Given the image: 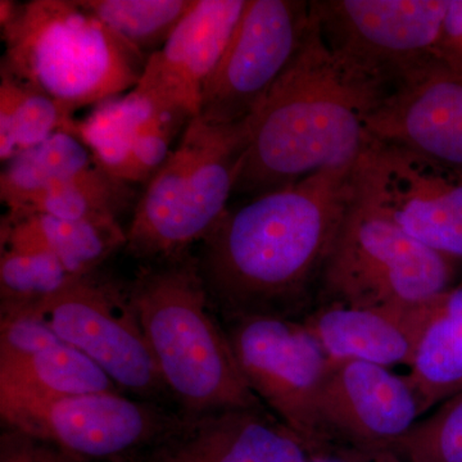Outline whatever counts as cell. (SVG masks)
Wrapping results in <instances>:
<instances>
[{
  "mask_svg": "<svg viewBox=\"0 0 462 462\" xmlns=\"http://www.w3.org/2000/svg\"><path fill=\"white\" fill-rule=\"evenodd\" d=\"M364 452L352 448H338L311 457V462H363Z\"/></svg>",
  "mask_w": 462,
  "mask_h": 462,
  "instance_id": "cell-30",
  "label": "cell"
},
{
  "mask_svg": "<svg viewBox=\"0 0 462 462\" xmlns=\"http://www.w3.org/2000/svg\"><path fill=\"white\" fill-rule=\"evenodd\" d=\"M23 3L14 2V0H0V27L2 32L14 26L23 12Z\"/></svg>",
  "mask_w": 462,
  "mask_h": 462,
  "instance_id": "cell-31",
  "label": "cell"
},
{
  "mask_svg": "<svg viewBox=\"0 0 462 462\" xmlns=\"http://www.w3.org/2000/svg\"><path fill=\"white\" fill-rule=\"evenodd\" d=\"M3 424L75 462H138L179 430L181 413L120 392L56 398L0 394Z\"/></svg>",
  "mask_w": 462,
  "mask_h": 462,
  "instance_id": "cell-7",
  "label": "cell"
},
{
  "mask_svg": "<svg viewBox=\"0 0 462 462\" xmlns=\"http://www.w3.org/2000/svg\"><path fill=\"white\" fill-rule=\"evenodd\" d=\"M0 314L32 316L91 358L120 389L144 398L169 393L129 291L97 273L76 278L57 294Z\"/></svg>",
  "mask_w": 462,
  "mask_h": 462,
  "instance_id": "cell-9",
  "label": "cell"
},
{
  "mask_svg": "<svg viewBox=\"0 0 462 462\" xmlns=\"http://www.w3.org/2000/svg\"><path fill=\"white\" fill-rule=\"evenodd\" d=\"M404 462H462V392L387 447Z\"/></svg>",
  "mask_w": 462,
  "mask_h": 462,
  "instance_id": "cell-27",
  "label": "cell"
},
{
  "mask_svg": "<svg viewBox=\"0 0 462 462\" xmlns=\"http://www.w3.org/2000/svg\"><path fill=\"white\" fill-rule=\"evenodd\" d=\"M2 36L0 69L72 112L133 90L147 63L78 0L23 3Z\"/></svg>",
  "mask_w": 462,
  "mask_h": 462,
  "instance_id": "cell-4",
  "label": "cell"
},
{
  "mask_svg": "<svg viewBox=\"0 0 462 462\" xmlns=\"http://www.w3.org/2000/svg\"><path fill=\"white\" fill-rule=\"evenodd\" d=\"M226 333L249 388L302 440L311 457L338 449L319 411L331 361L302 322L276 315L242 316L233 319Z\"/></svg>",
  "mask_w": 462,
  "mask_h": 462,
  "instance_id": "cell-8",
  "label": "cell"
},
{
  "mask_svg": "<svg viewBox=\"0 0 462 462\" xmlns=\"http://www.w3.org/2000/svg\"><path fill=\"white\" fill-rule=\"evenodd\" d=\"M456 263L407 236L355 194L322 270V291L330 305H415L454 285Z\"/></svg>",
  "mask_w": 462,
  "mask_h": 462,
  "instance_id": "cell-6",
  "label": "cell"
},
{
  "mask_svg": "<svg viewBox=\"0 0 462 462\" xmlns=\"http://www.w3.org/2000/svg\"><path fill=\"white\" fill-rule=\"evenodd\" d=\"M190 120L134 88L93 106L76 121L74 135L108 175L126 184L148 182Z\"/></svg>",
  "mask_w": 462,
  "mask_h": 462,
  "instance_id": "cell-15",
  "label": "cell"
},
{
  "mask_svg": "<svg viewBox=\"0 0 462 462\" xmlns=\"http://www.w3.org/2000/svg\"><path fill=\"white\" fill-rule=\"evenodd\" d=\"M134 199L130 184L117 180L98 165L57 182L11 215L44 214L63 220L118 221ZM8 214V212H7Z\"/></svg>",
  "mask_w": 462,
  "mask_h": 462,
  "instance_id": "cell-24",
  "label": "cell"
},
{
  "mask_svg": "<svg viewBox=\"0 0 462 462\" xmlns=\"http://www.w3.org/2000/svg\"><path fill=\"white\" fill-rule=\"evenodd\" d=\"M311 2L247 0L236 32L203 89L199 117L234 124L254 114L296 57Z\"/></svg>",
  "mask_w": 462,
  "mask_h": 462,
  "instance_id": "cell-12",
  "label": "cell"
},
{
  "mask_svg": "<svg viewBox=\"0 0 462 462\" xmlns=\"http://www.w3.org/2000/svg\"><path fill=\"white\" fill-rule=\"evenodd\" d=\"M433 298L380 309L329 305L302 324L331 363L356 360L410 369L430 324Z\"/></svg>",
  "mask_w": 462,
  "mask_h": 462,
  "instance_id": "cell-18",
  "label": "cell"
},
{
  "mask_svg": "<svg viewBox=\"0 0 462 462\" xmlns=\"http://www.w3.org/2000/svg\"><path fill=\"white\" fill-rule=\"evenodd\" d=\"M138 462H311V455L267 409H227L182 416L179 430Z\"/></svg>",
  "mask_w": 462,
  "mask_h": 462,
  "instance_id": "cell-17",
  "label": "cell"
},
{
  "mask_svg": "<svg viewBox=\"0 0 462 462\" xmlns=\"http://www.w3.org/2000/svg\"><path fill=\"white\" fill-rule=\"evenodd\" d=\"M75 276L50 252L2 251L0 311L25 309L62 291Z\"/></svg>",
  "mask_w": 462,
  "mask_h": 462,
  "instance_id": "cell-26",
  "label": "cell"
},
{
  "mask_svg": "<svg viewBox=\"0 0 462 462\" xmlns=\"http://www.w3.org/2000/svg\"><path fill=\"white\" fill-rule=\"evenodd\" d=\"M363 462H404L398 456L389 449H382V451L373 452V454H364Z\"/></svg>",
  "mask_w": 462,
  "mask_h": 462,
  "instance_id": "cell-32",
  "label": "cell"
},
{
  "mask_svg": "<svg viewBox=\"0 0 462 462\" xmlns=\"http://www.w3.org/2000/svg\"><path fill=\"white\" fill-rule=\"evenodd\" d=\"M367 130L462 172V72L430 60L394 85Z\"/></svg>",
  "mask_w": 462,
  "mask_h": 462,
  "instance_id": "cell-14",
  "label": "cell"
},
{
  "mask_svg": "<svg viewBox=\"0 0 462 462\" xmlns=\"http://www.w3.org/2000/svg\"><path fill=\"white\" fill-rule=\"evenodd\" d=\"M105 370L62 342L14 360H0V394L56 398L120 392Z\"/></svg>",
  "mask_w": 462,
  "mask_h": 462,
  "instance_id": "cell-21",
  "label": "cell"
},
{
  "mask_svg": "<svg viewBox=\"0 0 462 462\" xmlns=\"http://www.w3.org/2000/svg\"><path fill=\"white\" fill-rule=\"evenodd\" d=\"M251 127L252 115L226 125L191 118L136 203L126 231L130 254L151 261L178 256L215 229L236 189Z\"/></svg>",
  "mask_w": 462,
  "mask_h": 462,
  "instance_id": "cell-5",
  "label": "cell"
},
{
  "mask_svg": "<svg viewBox=\"0 0 462 462\" xmlns=\"http://www.w3.org/2000/svg\"><path fill=\"white\" fill-rule=\"evenodd\" d=\"M403 378L418 401L420 418L462 392V284L433 298L430 324Z\"/></svg>",
  "mask_w": 462,
  "mask_h": 462,
  "instance_id": "cell-20",
  "label": "cell"
},
{
  "mask_svg": "<svg viewBox=\"0 0 462 462\" xmlns=\"http://www.w3.org/2000/svg\"><path fill=\"white\" fill-rule=\"evenodd\" d=\"M356 199L403 233L462 260V172L373 138L354 169Z\"/></svg>",
  "mask_w": 462,
  "mask_h": 462,
  "instance_id": "cell-10",
  "label": "cell"
},
{
  "mask_svg": "<svg viewBox=\"0 0 462 462\" xmlns=\"http://www.w3.org/2000/svg\"><path fill=\"white\" fill-rule=\"evenodd\" d=\"M312 20L296 57L252 114L234 193L256 197L329 170L352 169L367 120L392 88L340 57Z\"/></svg>",
  "mask_w": 462,
  "mask_h": 462,
  "instance_id": "cell-2",
  "label": "cell"
},
{
  "mask_svg": "<svg viewBox=\"0 0 462 462\" xmlns=\"http://www.w3.org/2000/svg\"><path fill=\"white\" fill-rule=\"evenodd\" d=\"M163 384L181 415L266 409L240 372L189 251L143 266L129 289Z\"/></svg>",
  "mask_w": 462,
  "mask_h": 462,
  "instance_id": "cell-3",
  "label": "cell"
},
{
  "mask_svg": "<svg viewBox=\"0 0 462 462\" xmlns=\"http://www.w3.org/2000/svg\"><path fill=\"white\" fill-rule=\"evenodd\" d=\"M354 169L314 173L227 209L199 258L212 305L231 320L296 306L321 278L355 199Z\"/></svg>",
  "mask_w": 462,
  "mask_h": 462,
  "instance_id": "cell-1",
  "label": "cell"
},
{
  "mask_svg": "<svg viewBox=\"0 0 462 462\" xmlns=\"http://www.w3.org/2000/svg\"><path fill=\"white\" fill-rule=\"evenodd\" d=\"M434 60L462 72V0H449Z\"/></svg>",
  "mask_w": 462,
  "mask_h": 462,
  "instance_id": "cell-29",
  "label": "cell"
},
{
  "mask_svg": "<svg viewBox=\"0 0 462 462\" xmlns=\"http://www.w3.org/2000/svg\"><path fill=\"white\" fill-rule=\"evenodd\" d=\"M0 462H75L56 447L5 428L0 438Z\"/></svg>",
  "mask_w": 462,
  "mask_h": 462,
  "instance_id": "cell-28",
  "label": "cell"
},
{
  "mask_svg": "<svg viewBox=\"0 0 462 462\" xmlns=\"http://www.w3.org/2000/svg\"><path fill=\"white\" fill-rule=\"evenodd\" d=\"M96 165L89 149L74 134H53L5 163L0 173V199L8 214H16L51 185L75 178Z\"/></svg>",
  "mask_w": 462,
  "mask_h": 462,
  "instance_id": "cell-22",
  "label": "cell"
},
{
  "mask_svg": "<svg viewBox=\"0 0 462 462\" xmlns=\"http://www.w3.org/2000/svg\"><path fill=\"white\" fill-rule=\"evenodd\" d=\"M312 3L331 50L393 89L434 60L449 0Z\"/></svg>",
  "mask_w": 462,
  "mask_h": 462,
  "instance_id": "cell-11",
  "label": "cell"
},
{
  "mask_svg": "<svg viewBox=\"0 0 462 462\" xmlns=\"http://www.w3.org/2000/svg\"><path fill=\"white\" fill-rule=\"evenodd\" d=\"M2 251L50 252L75 278L97 273L126 233L118 221L63 220L44 214H5L0 227Z\"/></svg>",
  "mask_w": 462,
  "mask_h": 462,
  "instance_id": "cell-19",
  "label": "cell"
},
{
  "mask_svg": "<svg viewBox=\"0 0 462 462\" xmlns=\"http://www.w3.org/2000/svg\"><path fill=\"white\" fill-rule=\"evenodd\" d=\"M322 424L336 448L382 451L420 418L403 376L365 361L331 363L319 398Z\"/></svg>",
  "mask_w": 462,
  "mask_h": 462,
  "instance_id": "cell-13",
  "label": "cell"
},
{
  "mask_svg": "<svg viewBox=\"0 0 462 462\" xmlns=\"http://www.w3.org/2000/svg\"><path fill=\"white\" fill-rule=\"evenodd\" d=\"M247 0H194L163 47L145 63L136 89L194 118L207 81L236 32Z\"/></svg>",
  "mask_w": 462,
  "mask_h": 462,
  "instance_id": "cell-16",
  "label": "cell"
},
{
  "mask_svg": "<svg viewBox=\"0 0 462 462\" xmlns=\"http://www.w3.org/2000/svg\"><path fill=\"white\" fill-rule=\"evenodd\" d=\"M141 56L163 47L194 0H78Z\"/></svg>",
  "mask_w": 462,
  "mask_h": 462,
  "instance_id": "cell-25",
  "label": "cell"
},
{
  "mask_svg": "<svg viewBox=\"0 0 462 462\" xmlns=\"http://www.w3.org/2000/svg\"><path fill=\"white\" fill-rule=\"evenodd\" d=\"M75 112L41 90L0 69V160L7 163L20 152L53 134H74Z\"/></svg>",
  "mask_w": 462,
  "mask_h": 462,
  "instance_id": "cell-23",
  "label": "cell"
}]
</instances>
